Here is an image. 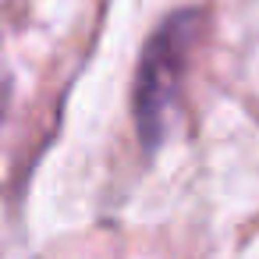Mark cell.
I'll list each match as a JSON object with an SVG mask.
<instances>
[{
    "label": "cell",
    "instance_id": "obj_2",
    "mask_svg": "<svg viewBox=\"0 0 259 259\" xmlns=\"http://www.w3.org/2000/svg\"><path fill=\"white\" fill-rule=\"evenodd\" d=\"M11 96H15L11 75H0V121H4V117H8V110H11Z\"/></svg>",
    "mask_w": 259,
    "mask_h": 259
},
{
    "label": "cell",
    "instance_id": "obj_1",
    "mask_svg": "<svg viewBox=\"0 0 259 259\" xmlns=\"http://www.w3.org/2000/svg\"><path fill=\"white\" fill-rule=\"evenodd\" d=\"M209 32V8L206 4H181L167 11L153 32L146 36L135 75H132V128L139 139L142 156H153L170 132L174 110L181 103L192 61Z\"/></svg>",
    "mask_w": 259,
    "mask_h": 259
}]
</instances>
